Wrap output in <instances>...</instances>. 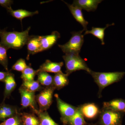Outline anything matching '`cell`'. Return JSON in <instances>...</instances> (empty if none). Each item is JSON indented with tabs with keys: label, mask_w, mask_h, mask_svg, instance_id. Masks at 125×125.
I'll list each match as a JSON object with an SVG mask.
<instances>
[{
	"label": "cell",
	"mask_w": 125,
	"mask_h": 125,
	"mask_svg": "<svg viewBox=\"0 0 125 125\" xmlns=\"http://www.w3.org/2000/svg\"><path fill=\"white\" fill-rule=\"evenodd\" d=\"M89 74L92 75L94 81L98 85L99 96L101 97L103 89L112 84L120 81L125 75V73L123 72H95L91 70Z\"/></svg>",
	"instance_id": "2"
},
{
	"label": "cell",
	"mask_w": 125,
	"mask_h": 125,
	"mask_svg": "<svg viewBox=\"0 0 125 125\" xmlns=\"http://www.w3.org/2000/svg\"><path fill=\"white\" fill-rule=\"evenodd\" d=\"M68 76L67 74H64L62 72L55 74L53 78V87L55 89L59 90L68 85Z\"/></svg>",
	"instance_id": "17"
},
{
	"label": "cell",
	"mask_w": 125,
	"mask_h": 125,
	"mask_svg": "<svg viewBox=\"0 0 125 125\" xmlns=\"http://www.w3.org/2000/svg\"><path fill=\"white\" fill-rule=\"evenodd\" d=\"M27 44L28 51L27 58L31 54L34 55L42 52L39 36H30Z\"/></svg>",
	"instance_id": "15"
},
{
	"label": "cell",
	"mask_w": 125,
	"mask_h": 125,
	"mask_svg": "<svg viewBox=\"0 0 125 125\" xmlns=\"http://www.w3.org/2000/svg\"><path fill=\"white\" fill-rule=\"evenodd\" d=\"M55 88L53 86L47 87L36 97V101L39 106L40 111H46L52 102V95Z\"/></svg>",
	"instance_id": "6"
},
{
	"label": "cell",
	"mask_w": 125,
	"mask_h": 125,
	"mask_svg": "<svg viewBox=\"0 0 125 125\" xmlns=\"http://www.w3.org/2000/svg\"><path fill=\"white\" fill-rule=\"evenodd\" d=\"M8 49L0 43V64L8 71V60L7 52Z\"/></svg>",
	"instance_id": "27"
},
{
	"label": "cell",
	"mask_w": 125,
	"mask_h": 125,
	"mask_svg": "<svg viewBox=\"0 0 125 125\" xmlns=\"http://www.w3.org/2000/svg\"><path fill=\"white\" fill-rule=\"evenodd\" d=\"M62 123L66 125H85L87 123L79 109L74 115Z\"/></svg>",
	"instance_id": "20"
},
{
	"label": "cell",
	"mask_w": 125,
	"mask_h": 125,
	"mask_svg": "<svg viewBox=\"0 0 125 125\" xmlns=\"http://www.w3.org/2000/svg\"><path fill=\"white\" fill-rule=\"evenodd\" d=\"M114 23L111 24H107L106 25V27L103 28H95V27H93L91 30H87L85 31L84 35L91 34L100 40L102 42V45H104L105 44L104 37L105 30L108 27L114 25Z\"/></svg>",
	"instance_id": "21"
},
{
	"label": "cell",
	"mask_w": 125,
	"mask_h": 125,
	"mask_svg": "<svg viewBox=\"0 0 125 125\" xmlns=\"http://www.w3.org/2000/svg\"><path fill=\"white\" fill-rule=\"evenodd\" d=\"M22 73L21 77L23 81H33L35 75L37 74L36 70H34L32 67L28 66Z\"/></svg>",
	"instance_id": "26"
},
{
	"label": "cell",
	"mask_w": 125,
	"mask_h": 125,
	"mask_svg": "<svg viewBox=\"0 0 125 125\" xmlns=\"http://www.w3.org/2000/svg\"><path fill=\"white\" fill-rule=\"evenodd\" d=\"M8 11L14 18L21 21L25 18L32 16L34 15L38 14L39 13L37 10L34 12H31L22 9L13 10V9H11Z\"/></svg>",
	"instance_id": "23"
},
{
	"label": "cell",
	"mask_w": 125,
	"mask_h": 125,
	"mask_svg": "<svg viewBox=\"0 0 125 125\" xmlns=\"http://www.w3.org/2000/svg\"><path fill=\"white\" fill-rule=\"evenodd\" d=\"M83 30L72 33V36L69 42L58 46L65 54H79L84 42Z\"/></svg>",
	"instance_id": "4"
},
{
	"label": "cell",
	"mask_w": 125,
	"mask_h": 125,
	"mask_svg": "<svg viewBox=\"0 0 125 125\" xmlns=\"http://www.w3.org/2000/svg\"><path fill=\"white\" fill-rule=\"evenodd\" d=\"M0 125H23L21 115L19 114L7 118L0 123Z\"/></svg>",
	"instance_id": "28"
},
{
	"label": "cell",
	"mask_w": 125,
	"mask_h": 125,
	"mask_svg": "<svg viewBox=\"0 0 125 125\" xmlns=\"http://www.w3.org/2000/svg\"><path fill=\"white\" fill-rule=\"evenodd\" d=\"M60 37V34L57 31H53L50 35L39 36L41 52L51 48L55 44Z\"/></svg>",
	"instance_id": "10"
},
{
	"label": "cell",
	"mask_w": 125,
	"mask_h": 125,
	"mask_svg": "<svg viewBox=\"0 0 125 125\" xmlns=\"http://www.w3.org/2000/svg\"><path fill=\"white\" fill-rule=\"evenodd\" d=\"M63 125H65V124H63Z\"/></svg>",
	"instance_id": "33"
},
{
	"label": "cell",
	"mask_w": 125,
	"mask_h": 125,
	"mask_svg": "<svg viewBox=\"0 0 125 125\" xmlns=\"http://www.w3.org/2000/svg\"><path fill=\"white\" fill-rule=\"evenodd\" d=\"M18 114L15 107L5 104L4 102L0 105V121H5Z\"/></svg>",
	"instance_id": "14"
},
{
	"label": "cell",
	"mask_w": 125,
	"mask_h": 125,
	"mask_svg": "<svg viewBox=\"0 0 125 125\" xmlns=\"http://www.w3.org/2000/svg\"><path fill=\"white\" fill-rule=\"evenodd\" d=\"M5 89L4 93V101L10 95L11 92L15 89L16 86L13 74L9 73L4 81Z\"/></svg>",
	"instance_id": "18"
},
{
	"label": "cell",
	"mask_w": 125,
	"mask_h": 125,
	"mask_svg": "<svg viewBox=\"0 0 125 125\" xmlns=\"http://www.w3.org/2000/svg\"><path fill=\"white\" fill-rule=\"evenodd\" d=\"M30 29L31 27H29L25 31L21 32H7L5 29L0 30V37L1 39L0 43L8 49H21L27 44L29 39Z\"/></svg>",
	"instance_id": "1"
},
{
	"label": "cell",
	"mask_w": 125,
	"mask_h": 125,
	"mask_svg": "<svg viewBox=\"0 0 125 125\" xmlns=\"http://www.w3.org/2000/svg\"><path fill=\"white\" fill-rule=\"evenodd\" d=\"M19 92L21 96V105L23 108L30 107L32 109H36V97L35 93L29 92L21 87Z\"/></svg>",
	"instance_id": "9"
},
{
	"label": "cell",
	"mask_w": 125,
	"mask_h": 125,
	"mask_svg": "<svg viewBox=\"0 0 125 125\" xmlns=\"http://www.w3.org/2000/svg\"><path fill=\"white\" fill-rule=\"evenodd\" d=\"M38 75L37 81L39 83L47 87L53 86L54 77L45 72H39Z\"/></svg>",
	"instance_id": "22"
},
{
	"label": "cell",
	"mask_w": 125,
	"mask_h": 125,
	"mask_svg": "<svg viewBox=\"0 0 125 125\" xmlns=\"http://www.w3.org/2000/svg\"><path fill=\"white\" fill-rule=\"evenodd\" d=\"M102 0H75L72 5L75 7L85 10L87 11H94Z\"/></svg>",
	"instance_id": "11"
},
{
	"label": "cell",
	"mask_w": 125,
	"mask_h": 125,
	"mask_svg": "<svg viewBox=\"0 0 125 125\" xmlns=\"http://www.w3.org/2000/svg\"><path fill=\"white\" fill-rule=\"evenodd\" d=\"M64 2L69 7L70 11L74 19L77 22L79 23L83 26V31H87V25L88 24V22L84 19L82 13V10L80 8L74 6L72 5L69 4L65 2L64 1Z\"/></svg>",
	"instance_id": "16"
},
{
	"label": "cell",
	"mask_w": 125,
	"mask_h": 125,
	"mask_svg": "<svg viewBox=\"0 0 125 125\" xmlns=\"http://www.w3.org/2000/svg\"><path fill=\"white\" fill-rule=\"evenodd\" d=\"M21 87L29 92L35 93L41 89V85L38 81H23Z\"/></svg>",
	"instance_id": "25"
},
{
	"label": "cell",
	"mask_w": 125,
	"mask_h": 125,
	"mask_svg": "<svg viewBox=\"0 0 125 125\" xmlns=\"http://www.w3.org/2000/svg\"><path fill=\"white\" fill-rule=\"evenodd\" d=\"M13 0H0V5L5 8L8 11L12 9L11 5L13 4Z\"/></svg>",
	"instance_id": "30"
},
{
	"label": "cell",
	"mask_w": 125,
	"mask_h": 125,
	"mask_svg": "<svg viewBox=\"0 0 125 125\" xmlns=\"http://www.w3.org/2000/svg\"><path fill=\"white\" fill-rule=\"evenodd\" d=\"M55 97L56 100L57 106L60 113L61 119L62 122L73 116L78 110V107L74 106L62 101L58 94H55Z\"/></svg>",
	"instance_id": "7"
},
{
	"label": "cell",
	"mask_w": 125,
	"mask_h": 125,
	"mask_svg": "<svg viewBox=\"0 0 125 125\" xmlns=\"http://www.w3.org/2000/svg\"><path fill=\"white\" fill-rule=\"evenodd\" d=\"M62 57L65 65V72L68 75L74 72L80 70H85L89 73H90L91 70L79 54H65Z\"/></svg>",
	"instance_id": "3"
},
{
	"label": "cell",
	"mask_w": 125,
	"mask_h": 125,
	"mask_svg": "<svg viewBox=\"0 0 125 125\" xmlns=\"http://www.w3.org/2000/svg\"><path fill=\"white\" fill-rule=\"evenodd\" d=\"M124 113L102 108L99 115L98 125H122Z\"/></svg>",
	"instance_id": "5"
},
{
	"label": "cell",
	"mask_w": 125,
	"mask_h": 125,
	"mask_svg": "<svg viewBox=\"0 0 125 125\" xmlns=\"http://www.w3.org/2000/svg\"><path fill=\"white\" fill-rule=\"evenodd\" d=\"M63 62H53L49 60H47L44 63L40 66L39 69L36 70L37 74L39 72H45L55 73L62 72V68Z\"/></svg>",
	"instance_id": "12"
},
{
	"label": "cell",
	"mask_w": 125,
	"mask_h": 125,
	"mask_svg": "<svg viewBox=\"0 0 125 125\" xmlns=\"http://www.w3.org/2000/svg\"><path fill=\"white\" fill-rule=\"evenodd\" d=\"M78 109L84 118L88 120H93L96 118L101 113V110L93 103H89L80 105Z\"/></svg>",
	"instance_id": "8"
},
{
	"label": "cell",
	"mask_w": 125,
	"mask_h": 125,
	"mask_svg": "<svg viewBox=\"0 0 125 125\" xmlns=\"http://www.w3.org/2000/svg\"><path fill=\"white\" fill-rule=\"evenodd\" d=\"M27 66L25 60L22 58H20L12 66V70L22 72Z\"/></svg>",
	"instance_id": "29"
},
{
	"label": "cell",
	"mask_w": 125,
	"mask_h": 125,
	"mask_svg": "<svg viewBox=\"0 0 125 125\" xmlns=\"http://www.w3.org/2000/svg\"><path fill=\"white\" fill-rule=\"evenodd\" d=\"M33 111L37 115L40 125H60L52 120L46 111L41 112L37 109H33Z\"/></svg>",
	"instance_id": "19"
},
{
	"label": "cell",
	"mask_w": 125,
	"mask_h": 125,
	"mask_svg": "<svg viewBox=\"0 0 125 125\" xmlns=\"http://www.w3.org/2000/svg\"><path fill=\"white\" fill-rule=\"evenodd\" d=\"M9 73L10 72L9 71L7 72H0V81L4 82L5 80Z\"/></svg>",
	"instance_id": "31"
},
{
	"label": "cell",
	"mask_w": 125,
	"mask_h": 125,
	"mask_svg": "<svg viewBox=\"0 0 125 125\" xmlns=\"http://www.w3.org/2000/svg\"><path fill=\"white\" fill-rule=\"evenodd\" d=\"M103 108L125 113V99H117L103 103Z\"/></svg>",
	"instance_id": "13"
},
{
	"label": "cell",
	"mask_w": 125,
	"mask_h": 125,
	"mask_svg": "<svg viewBox=\"0 0 125 125\" xmlns=\"http://www.w3.org/2000/svg\"><path fill=\"white\" fill-rule=\"evenodd\" d=\"M85 125H94L93 124H90V123H87Z\"/></svg>",
	"instance_id": "32"
},
{
	"label": "cell",
	"mask_w": 125,
	"mask_h": 125,
	"mask_svg": "<svg viewBox=\"0 0 125 125\" xmlns=\"http://www.w3.org/2000/svg\"><path fill=\"white\" fill-rule=\"evenodd\" d=\"M23 125H40L38 117L31 113H23L21 114Z\"/></svg>",
	"instance_id": "24"
}]
</instances>
